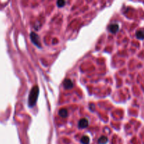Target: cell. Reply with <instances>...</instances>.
Returning a JSON list of instances; mask_svg holds the SVG:
<instances>
[{"label": "cell", "mask_w": 144, "mask_h": 144, "mask_svg": "<svg viewBox=\"0 0 144 144\" xmlns=\"http://www.w3.org/2000/svg\"><path fill=\"white\" fill-rule=\"evenodd\" d=\"M108 29H109V31L110 33L115 34V33H116L118 31V30H119V25L117 24H112V25H110L109 26Z\"/></svg>", "instance_id": "5b68a950"}, {"label": "cell", "mask_w": 144, "mask_h": 144, "mask_svg": "<svg viewBox=\"0 0 144 144\" xmlns=\"http://www.w3.org/2000/svg\"><path fill=\"white\" fill-rule=\"evenodd\" d=\"M30 38L32 42L34 43V44H35L37 47H41V44H40V41H39V36L36 35L35 33H30Z\"/></svg>", "instance_id": "7a4b0ae2"}, {"label": "cell", "mask_w": 144, "mask_h": 144, "mask_svg": "<svg viewBox=\"0 0 144 144\" xmlns=\"http://www.w3.org/2000/svg\"><path fill=\"white\" fill-rule=\"evenodd\" d=\"M63 87L65 89H71L73 87V84L72 81L69 79H66L63 82Z\"/></svg>", "instance_id": "277c9868"}, {"label": "cell", "mask_w": 144, "mask_h": 144, "mask_svg": "<svg viewBox=\"0 0 144 144\" xmlns=\"http://www.w3.org/2000/svg\"><path fill=\"white\" fill-rule=\"evenodd\" d=\"M58 114L62 117H66L68 116V110L65 108H62L58 111Z\"/></svg>", "instance_id": "52a82bcc"}, {"label": "cell", "mask_w": 144, "mask_h": 144, "mask_svg": "<svg viewBox=\"0 0 144 144\" xmlns=\"http://www.w3.org/2000/svg\"><path fill=\"white\" fill-rule=\"evenodd\" d=\"M89 122L88 120L85 118H83L82 120H80L79 121V123H78V126H79V128H82V129H84L88 126Z\"/></svg>", "instance_id": "3957f363"}, {"label": "cell", "mask_w": 144, "mask_h": 144, "mask_svg": "<svg viewBox=\"0 0 144 144\" xmlns=\"http://www.w3.org/2000/svg\"><path fill=\"white\" fill-rule=\"evenodd\" d=\"M108 138L106 136H103L101 137H100L99 139H98V144H106L108 143Z\"/></svg>", "instance_id": "ba28073f"}, {"label": "cell", "mask_w": 144, "mask_h": 144, "mask_svg": "<svg viewBox=\"0 0 144 144\" xmlns=\"http://www.w3.org/2000/svg\"><path fill=\"white\" fill-rule=\"evenodd\" d=\"M80 141H81V143L82 144H89V138L87 136H83L81 138Z\"/></svg>", "instance_id": "9c48e42d"}, {"label": "cell", "mask_w": 144, "mask_h": 144, "mask_svg": "<svg viewBox=\"0 0 144 144\" xmlns=\"http://www.w3.org/2000/svg\"><path fill=\"white\" fill-rule=\"evenodd\" d=\"M65 2L64 1H57V5H58V6H59V7H63L64 5H65Z\"/></svg>", "instance_id": "30bf717a"}, {"label": "cell", "mask_w": 144, "mask_h": 144, "mask_svg": "<svg viewBox=\"0 0 144 144\" xmlns=\"http://www.w3.org/2000/svg\"><path fill=\"white\" fill-rule=\"evenodd\" d=\"M39 93V90L37 86H35L31 89L30 93L29 94V98H28V105L30 108L33 107L36 104Z\"/></svg>", "instance_id": "6da1fadb"}, {"label": "cell", "mask_w": 144, "mask_h": 144, "mask_svg": "<svg viewBox=\"0 0 144 144\" xmlns=\"http://www.w3.org/2000/svg\"><path fill=\"white\" fill-rule=\"evenodd\" d=\"M136 36L138 39H144V30H138L136 33Z\"/></svg>", "instance_id": "8992f818"}]
</instances>
